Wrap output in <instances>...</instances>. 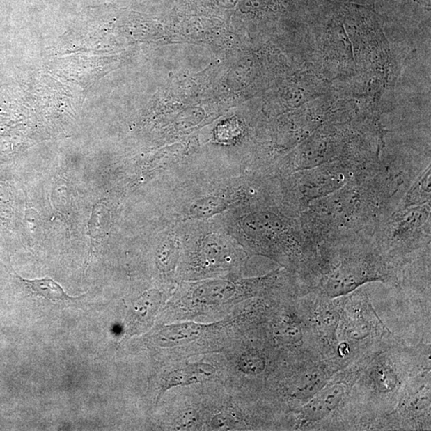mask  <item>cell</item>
Listing matches in <instances>:
<instances>
[{"instance_id":"cell-1","label":"cell","mask_w":431,"mask_h":431,"mask_svg":"<svg viewBox=\"0 0 431 431\" xmlns=\"http://www.w3.org/2000/svg\"><path fill=\"white\" fill-rule=\"evenodd\" d=\"M430 343L409 345L391 332L370 354L343 411L340 430H374L413 375L431 368Z\"/></svg>"},{"instance_id":"cell-2","label":"cell","mask_w":431,"mask_h":431,"mask_svg":"<svg viewBox=\"0 0 431 431\" xmlns=\"http://www.w3.org/2000/svg\"><path fill=\"white\" fill-rule=\"evenodd\" d=\"M318 266L302 285V296L314 292L330 298L346 296L368 283L398 288L401 269L387 258L372 238L334 240L318 247Z\"/></svg>"},{"instance_id":"cell-3","label":"cell","mask_w":431,"mask_h":431,"mask_svg":"<svg viewBox=\"0 0 431 431\" xmlns=\"http://www.w3.org/2000/svg\"><path fill=\"white\" fill-rule=\"evenodd\" d=\"M363 287L346 295L343 304L335 358L341 369L373 352L392 332L379 318Z\"/></svg>"},{"instance_id":"cell-4","label":"cell","mask_w":431,"mask_h":431,"mask_svg":"<svg viewBox=\"0 0 431 431\" xmlns=\"http://www.w3.org/2000/svg\"><path fill=\"white\" fill-rule=\"evenodd\" d=\"M370 354L337 372L312 400L292 413V430H340L349 396Z\"/></svg>"},{"instance_id":"cell-5","label":"cell","mask_w":431,"mask_h":431,"mask_svg":"<svg viewBox=\"0 0 431 431\" xmlns=\"http://www.w3.org/2000/svg\"><path fill=\"white\" fill-rule=\"evenodd\" d=\"M282 369L276 378L277 395L281 406L295 413L323 389L332 376L342 370L334 360L321 354L285 356Z\"/></svg>"},{"instance_id":"cell-6","label":"cell","mask_w":431,"mask_h":431,"mask_svg":"<svg viewBox=\"0 0 431 431\" xmlns=\"http://www.w3.org/2000/svg\"><path fill=\"white\" fill-rule=\"evenodd\" d=\"M431 430V368L414 375L402 389L393 410L381 418L374 430Z\"/></svg>"},{"instance_id":"cell-7","label":"cell","mask_w":431,"mask_h":431,"mask_svg":"<svg viewBox=\"0 0 431 431\" xmlns=\"http://www.w3.org/2000/svg\"><path fill=\"white\" fill-rule=\"evenodd\" d=\"M345 299L346 296L330 298L314 292L297 299L298 308L312 331L320 354L336 363L337 332Z\"/></svg>"},{"instance_id":"cell-8","label":"cell","mask_w":431,"mask_h":431,"mask_svg":"<svg viewBox=\"0 0 431 431\" xmlns=\"http://www.w3.org/2000/svg\"><path fill=\"white\" fill-rule=\"evenodd\" d=\"M270 335L285 356L321 354L312 331L298 308L297 299L277 305L271 318Z\"/></svg>"},{"instance_id":"cell-9","label":"cell","mask_w":431,"mask_h":431,"mask_svg":"<svg viewBox=\"0 0 431 431\" xmlns=\"http://www.w3.org/2000/svg\"><path fill=\"white\" fill-rule=\"evenodd\" d=\"M215 374L216 368L206 363H196L173 370L163 378L160 395L173 387L206 383L214 378Z\"/></svg>"},{"instance_id":"cell-10","label":"cell","mask_w":431,"mask_h":431,"mask_svg":"<svg viewBox=\"0 0 431 431\" xmlns=\"http://www.w3.org/2000/svg\"><path fill=\"white\" fill-rule=\"evenodd\" d=\"M16 275L31 293L35 294L36 296L45 298L48 301L56 303L73 301L84 297H72L68 296L61 285H59L57 282L49 277L43 278V279L26 280L18 274Z\"/></svg>"},{"instance_id":"cell-11","label":"cell","mask_w":431,"mask_h":431,"mask_svg":"<svg viewBox=\"0 0 431 431\" xmlns=\"http://www.w3.org/2000/svg\"><path fill=\"white\" fill-rule=\"evenodd\" d=\"M205 329V325L187 322L165 327L162 331V336L172 343L189 341L196 339Z\"/></svg>"},{"instance_id":"cell-12","label":"cell","mask_w":431,"mask_h":431,"mask_svg":"<svg viewBox=\"0 0 431 431\" xmlns=\"http://www.w3.org/2000/svg\"><path fill=\"white\" fill-rule=\"evenodd\" d=\"M162 297L159 292L151 291L140 299L136 308V315L140 320H148L152 318L159 308Z\"/></svg>"},{"instance_id":"cell-13","label":"cell","mask_w":431,"mask_h":431,"mask_svg":"<svg viewBox=\"0 0 431 431\" xmlns=\"http://www.w3.org/2000/svg\"><path fill=\"white\" fill-rule=\"evenodd\" d=\"M225 208L223 200L214 196L196 201L191 207V212L196 217H210Z\"/></svg>"},{"instance_id":"cell-14","label":"cell","mask_w":431,"mask_h":431,"mask_svg":"<svg viewBox=\"0 0 431 431\" xmlns=\"http://www.w3.org/2000/svg\"><path fill=\"white\" fill-rule=\"evenodd\" d=\"M205 248L203 258L207 265L217 266L221 265L222 262L228 263L229 260H226L228 256L226 251L223 249L221 244L215 241H210Z\"/></svg>"},{"instance_id":"cell-15","label":"cell","mask_w":431,"mask_h":431,"mask_svg":"<svg viewBox=\"0 0 431 431\" xmlns=\"http://www.w3.org/2000/svg\"><path fill=\"white\" fill-rule=\"evenodd\" d=\"M175 251L171 245H164L158 254V262L164 270H171L175 262Z\"/></svg>"},{"instance_id":"cell-16","label":"cell","mask_w":431,"mask_h":431,"mask_svg":"<svg viewBox=\"0 0 431 431\" xmlns=\"http://www.w3.org/2000/svg\"><path fill=\"white\" fill-rule=\"evenodd\" d=\"M229 418L226 416H223V414H219V416H217L214 420H212V425L216 429H223L225 428H228Z\"/></svg>"}]
</instances>
